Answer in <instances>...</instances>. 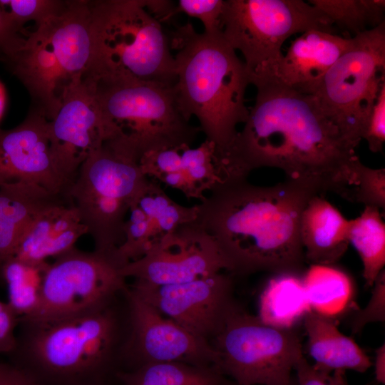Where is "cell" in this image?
<instances>
[{
    "mask_svg": "<svg viewBox=\"0 0 385 385\" xmlns=\"http://www.w3.org/2000/svg\"><path fill=\"white\" fill-rule=\"evenodd\" d=\"M170 44L176 50L173 91L180 113L188 121L196 117L205 139L230 153L237 127L246 122L250 111L244 62L222 32L197 33L190 23L177 28Z\"/></svg>",
    "mask_w": 385,
    "mask_h": 385,
    "instance_id": "3957f363",
    "label": "cell"
},
{
    "mask_svg": "<svg viewBox=\"0 0 385 385\" xmlns=\"http://www.w3.org/2000/svg\"><path fill=\"white\" fill-rule=\"evenodd\" d=\"M349 221L319 195L307 202L299 220V236L305 260L310 265H334L349 245Z\"/></svg>",
    "mask_w": 385,
    "mask_h": 385,
    "instance_id": "44dd1931",
    "label": "cell"
},
{
    "mask_svg": "<svg viewBox=\"0 0 385 385\" xmlns=\"http://www.w3.org/2000/svg\"><path fill=\"white\" fill-rule=\"evenodd\" d=\"M371 288V298L364 308L356 304L351 308L350 327L353 334L359 333L364 327L372 322L385 320V272L378 275Z\"/></svg>",
    "mask_w": 385,
    "mask_h": 385,
    "instance_id": "d6a6232c",
    "label": "cell"
},
{
    "mask_svg": "<svg viewBox=\"0 0 385 385\" xmlns=\"http://www.w3.org/2000/svg\"><path fill=\"white\" fill-rule=\"evenodd\" d=\"M253 107L230 150L237 168L282 170L286 179L317 194L327 191L348 198L359 160V143L322 111L313 95L277 80L257 86Z\"/></svg>",
    "mask_w": 385,
    "mask_h": 385,
    "instance_id": "6da1fadb",
    "label": "cell"
},
{
    "mask_svg": "<svg viewBox=\"0 0 385 385\" xmlns=\"http://www.w3.org/2000/svg\"><path fill=\"white\" fill-rule=\"evenodd\" d=\"M210 344L215 367L237 385H289L294 365L303 355L293 329L269 326L238 304Z\"/></svg>",
    "mask_w": 385,
    "mask_h": 385,
    "instance_id": "30bf717a",
    "label": "cell"
},
{
    "mask_svg": "<svg viewBox=\"0 0 385 385\" xmlns=\"http://www.w3.org/2000/svg\"><path fill=\"white\" fill-rule=\"evenodd\" d=\"M15 26L25 36L24 25L34 21L37 26L60 14L66 8L67 1L59 0H1Z\"/></svg>",
    "mask_w": 385,
    "mask_h": 385,
    "instance_id": "4dcf8cb0",
    "label": "cell"
},
{
    "mask_svg": "<svg viewBox=\"0 0 385 385\" xmlns=\"http://www.w3.org/2000/svg\"><path fill=\"white\" fill-rule=\"evenodd\" d=\"M134 205L148 219L153 245L180 225L196 220L198 211L197 205L185 207L175 202L153 179L148 180Z\"/></svg>",
    "mask_w": 385,
    "mask_h": 385,
    "instance_id": "83f0119b",
    "label": "cell"
},
{
    "mask_svg": "<svg viewBox=\"0 0 385 385\" xmlns=\"http://www.w3.org/2000/svg\"><path fill=\"white\" fill-rule=\"evenodd\" d=\"M26 36L15 26L6 9L0 3V60L4 62L24 45Z\"/></svg>",
    "mask_w": 385,
    "mask_h": 385,
    "instance_id": "8d00e7d4",
    "label": "cell"
},
{
    "mask_svg": "<svg viewBox=\"0 0 385 385\" xmlns=\"http://www.w3.org/2000/svg\"><path fill=\"white\" fill-rule=\"evenodd\" d=\"M335 29L351 38L385 22L384 0H309Z\"/></svg>",
    "mask_w": 385,
    "mask_h": 385,
    "instance_id": "f1b7e54d",
    "label": "cell"
},
{
    "mask_svg": "<svg viewBox=\"0 0 385 385\" xmlns=\"http://www.w3.org/2000/svg\"><path fill=\"white\" fill-rule=\"evenodd\" d=\"M6 103V95L3 85L0 82V120L3 116Z\"/></svg>",
    "mask_w": 385,
    "mask_h": 385,
    "instance_id": "60d3db41",
    "label": "cell"
},
{
    "mask_svg": "<svg viewBox=\"0 0 385 385\" xmlns=\"http://www.w3.org/2000/svg\"><path fill=\"white\" fill-rule=\"evenodd\" d=\"M129 289L162 315L209 343L237 304L232 279L223 272L175 284L135 281Z\"/></svg>",
    "mask_w": 385,
    "mask_h": 385,
    "instance_id": "4fadbf2b",
    "label": "cell"
},
{
    "mask_svg": "<svg viewBox=\"0 0 385 385\" xmlns=\"http://www.w3.org/2000/svg\"><path fill=\"white\" fill-rule=\"evenodd\" d=\"M20 317L7 302L0 299V354H11L16 349V329Z\"/></svg>",
    "mask_w": 385,
    "mask_h": 385,
    "instance_id": "74e56055",
    "label": "cell"
},
{
    "mask_svg": "<svg viewBox=\"0 0 385 385\" xmlns=\"http://www.w3.org/2000/svg\"><path fill=\"white\" fill-rule=\"evenodd\" d=\"M0 61H1V60H0Z\"/></svg>",
    "mask_w": 385,
    "mask_h": 385,
    "instance_id": "7bdbcfd3",
    "label": "cell"
},
{
    "mask_svg": "<svg viewBox=\"0 0 385 385\" xmlns=\"http://www.w3.org/2000/svg\"><path fill=\"white\" fill-rule=\"evenodd\" d=\"M13 183H34L67 195L51 154L48 120L33 109L16 127L0 129V185Z\"/></svg>",
    "mask_w": 385,
    "mask_h": 385,
    "instance_id": "ac0fdd59",
    "label": "cell"
},
{
    "mask_svg": "<svg viewBox=\"0 0 385 385\" xmlns=\"http://www.w3.org/2000/svg\"><path fill=\"white\" fill-rule=\"evenodd\" d=\"M87 234L79 213L68 195L43 208L21 238L13 257L29 265H41L75 247Z\"/></svg>",
    "mask_w": 385,
    "mask_h": 385,
    "instance_id": "ffe728a7",
    "label": "cell"
},
{
    "mask_svg": "<svg viewBox=\"0 0 385 385\" xmlns=\"http://www.w3.org/2000/svg\"><path fill=\"white\" fill-rule=\"evenodd\" d=\"M223 271L230 272L228 262L195 220L180 225L120 269L125 279L153 285L187 282Z\"/></svg>",
    "mask_w": 385,
    "mask_h": 385,
    "instance_id": "5bb4252c",
    "label": "cell"
},
{
    "mask_svg": "<svg viewBox=\"0 0 385 385\" xmlns=\"http://www.w3.org/2000/svg\"><path fill=\"white\" fill-rule=\"evenodd\" d=\"M13 364L39 385H113L117 320L108 304L85 313L42 323L19 322Z\"/></svg>",
    "mask_w": 385,
    "mask_h": 385,
    "instance_id": "277c9868",
    "label": "cell"
},
{
    "mask_svg": "<svg viewBox=\"0 0 385 385\" xmlns=\"http://www.w3.org/2000/svg\"><path fill=\"white\" fill-rule=\"evenodd\" d=\"M62 196L34 183L0 185V277L3 267L13 258L37 215Z\"/></svg>",
    "mask_w": 385,
    "mask_h": 385,
    "instance_id": "7402d4cb",
    "label": "cell"
},
{
    "mask_svg": "<svg viewBox=\"0 0 385 385\" xmlns=\"http://www.w3.org/2000/svg\"><path fill=\"white\" fill-rule=\"evenodd\" d=\"M347 200L384 210L385 169L369 168L359 160L355 168L354 184Z\"/></svg>",
    "mask_w": 385,
    "mask_h": 385,
    "instance_id": "1f68e13d",
    "label": "cell"
},
{
    "mask_svg": "<svg viewBox=\"0 0 385 385\" xmlns=\"http://www.w3.org/2000/svg\"><path fill=\"white\" fill-rule=\"evenodd\" d=\"M91 1H67L58 15L27 31L23 47L4 63L29 91L31 109L48 120L65 89L82 78L92 56Z\"/></svg>",
    "mask_w": 385,
    "mask_h": 385,
    "instance_id": "8992f818",
    "label": "cell"
},
{
    "mask_svg": "<svg viewBox=\"0 0 385 385\" xmlns=\"http://www.w3.org/2000/svg\"><path fill=\"white\" fill-rule=\"evenodd\" d=\"M224 385H237V384H235L234 382H232V381H231L230 380H227V382ZM289 385H297L294 376L293 381H292V383Z\"/></svg>",
    "mask_w": 385,
    "mask_h": 385,
    "instance_id": "b9f144b4",
    "label": "cell"
},
{
    "mask_svg": "<svg viewBox=\"0 0 385 385\" xmlns=\"http://www.w3.org/2000/svg\"><path fill=\"white\" fill-rule=\"evenodd\" d=\"M116 253L85 252L76 247L48 263L34 314L20 322L42 323L81 314L108 304L127 288Z\"/></svg>",
    "mask_w": 385,
    "mask_h": 385,
    "instance_id": "7c38bea8",
    "label": "cell"
},
{
    "mask_svg": "<svg viewBox=\"0 0 385 385\" xmlns=\"http://www.w3.org/2000/svg\"><path fill=\"white\" fill-rule=\"evenodd\" d=\"M374 374L376 381L381 384H385V344L384 343L375 351Z\"/></svg>",
    "mask_w": 385,
    "mask_h": 385,
    "instance_id": "ab89813d",
    "label": "cell"
},
{
    "mask_svg": "<svg viewBox=\"0 0 385 385\" xmlns=\"http://www.w3.org/2000/svg\"><path fill=\"white\" fill-rule=\"evenodd\" d=\"M294 371L297 385H349L346 371L321 369L311 364L304 355L297 361Z\"/></svg>",
    "mask_w": 385,
    "mask_h": 385,
    "instance_id": "d590c367",
    "label": "cell"
},
{
    "mask_svg": "<svg viewBox=\"0 0 385 385\" xmlns=\"http://www.w3.org/2000/svg\"><path fill=\"white\" fill-rule=\"evenodd\" d=\"M369 150L379 153L385 142V84L381 88L361 134Z\"/></svg>",
    "mask_w": 385,
    "mask_h": 385,
    "instance_id": "e575fe53",
    "label": "cell"
},
{
    "mask_svg": "<svg viewBox=\"0 0 385 385\" xmlns=\"http://www.w3.org/2000/svg\"><path fill=\"white\" fill-rule=\"evenodd\" d=\"M124 292L130 307L129 348L138 361L135 366L153 362H181L215 367L217 356L210 343L162 315L129 288Z\"/></svg>",
    "mask_w": 385,
    "mask_h": 385,
    "instance_id": "e0dca14e",
    "label": "cell"
},
{
    "mask_svg": "<svg viewBox=\"0 0 385 385\" xmlns=\"http://www.w3.org/2000/svg\"><path fill=\"white\" fill-rule=\"evenodd\" d=\"M52 160L68 190L88 156L108 139V133L89 84L80 78L63 91L48 120Z\"/></svg>",
    "mask_w": 385,
    "mask_h": 385,
    "instance_id": "9a60e30c",
    "label": "cell"
},
{
    "mask_svg": "<svg viewBox=\"0 0 385 385\" xmlns=\"http://www.w3.org/2000/svg\"><path fill=\"white\" fill-rule=\"evenodd\" d=\"M385 84V22L351 37L313 95L322 112L359 144L366 121Z\"/></svg>",
    "mask_w": 385,
    "mask_h": 385,
    "instance_id": "8fae6325",
    "label": "cell"
},
{
    "mask_svg": "<svg viewBox=\"0 0 385 385\" xmlns=\"http://www.w3.org/2000/svg\"><path fill=\"white\" fill-rule=\"evenodd\" d=\"M47 265H29L12 258L3 267L1 277L7 287L6 302L20 319L31 317L38 306Z\"/></svg>",
    "mask_w": 385,
    "mask_h": 385,
    "instance_id": "f546056e",
    "label": "cell"
},
{
    "mask_svg": "<svg viewBox=\"0 0 385 385\" xmlns=\"http://www.w3.org/2000/svg\"><path fill=\"white\" fill-rule=\"evenodd\" d=\"M226 379L215 366L181 362H153L117 374L118 385H224Z\"/></svg>",
    "mask_w": 385,
    "mask_h": 385,
    "instance_id": "484cf974",
    "label": "cell"
},
{
    "mask_svg": "<svg viewBox=\"0 0 385 385\" xmlns=\"http://www.w3.org/2000/svg\"><path fill=\"white\" fill-rule=\"evenodd\" d=\"M303 322L307 336V349L317 368L364 373L373 365L356 342L339 331L336 320L310 311Z\"/></svg>",
    "mask_w": 385,
    "mask_h": 385,
    "instance_id": "603a6c76",
    "label": "cell"
},
{
    "mask_svg": "<svg viewBox=\"0 0 385 385\" xmlns=\"http://www.w3.org/2000/svg\"><path fill=\"white\" fill-rule=\"evenodd\" d=\"M0 385H39L17 366L0 361Z\"/></svg>",
    "mask_w": 385,
    "mask_h": 385,
    "instance_id": "f35d334b",
    "label": "cell"
},
{
    "mask_svg": "<svg viewBox=\"0 0 385 385\" xmlns=\"http://www.w3.org/2000/svg\"><path fill=\"white\" fill-rule=\"evenodd\" d=\"M318 195L285 180L271 186L230 181L197 205L196 222L215 240L237 274L300 272L305 262L299 220Z\"/></svg>",
    "mask_w": 385,
    "mask_h": 385,
    "instance_id": "7a4b0ae2",
    "label": "cell"
},
{
    "mask_svg": "<svg viewBox=\"0 0 385 385\" xmlns=\"http://www.w3.org/2000/svg\"><path fill=\"white\" fill-rule=\"evenodd\" d=\"M140 158L123 140L109 138L83 162L67 192L96 251L115 253L124 241L126 215L148 181Z\"/></svg>",
    "mask_w": 385,
    "mask_h": 385,
    "instance_id": "52a82bcc",
    "label": "cell"
},
{
    "mask_svg": "<svg viewBox=\"0 0 385 385\" xmlns=\"http://www.w3.org/2000/svg\"><path fill=\"white\" fill-rule=\"evenodd\" d=\"M312 29L337 31L319 9L302 0H225L222 34L242 54L255 87L277 80L285 40Z\"/></svg>",
    "mask_w": 385,
    "mask_h": 385,
    "instance_id": "9c48e42d",
    "label": "cell"
},
{
    "mask_svg": "<svg viewBox=\"0 0 385 385\" xmlns=\"http://www.w3.org/2000/svg\"><path fill=\"white\" fill-rule=\"evenodd\" d=\"M302 281L312 311L321 316L336 320L356 304L351 277L334 265L311 264Z\"/></svg>",
    "mask_w": 385,
    "mask_h": 385,
    "instance_id": "d4e9b609",
    "label": "cell"
},
{
    "mask_svg": "<svg viewBox=\"0 0 385 385\" xmlns=\"http://www.w3.org/2000/svg\"><path fill=\"white\" fill-rule=\"evenodd\" d=\"M83 78L92 89L108 139H123L140 157L163 148L191 145L200 132L180 113L173 85L88 76Z\"/></svg>",
    "mask_w": 385,
    "mask_h": 385,
    "instance_id": "ba28073f",
    "label": "cell"
},
{
    "mask_svg": "<svg viewBox=\"0 0 385 385\" xmlns=\"http://www.w3.org/2000/svg\"><path fill=\"white\" fill-rule=\"evenodd\" d=\"M351 40L318 29L304 31L283 54L277 80L301 93L314 95L327 72L349 48Z\"/></svg>",
    "mask_w": 385,
    "mask_h": 385,
    "instance_id": "d6986e66",
    "label": "cell"
},
{
    "mask_svg": "<svg viewBox=\"0 0 385 385\" xmlns=\"http://www.w3.org/2000/svg\"><path fill=\"white\" fill-rule=\"evenodd\" d=\"M143 173L200 202L205 193L232 180L247 178L231 155L205 139L198 147L183 144L150 151L140 160Z\"/></svg>",
    "mask_w": 385,
    "mask_h": 385,
    "instance_id": "2e32d148",
    "label": "cell"
},
{
    "mask_svg": "<svg viewBox=\"0 0 385 385\" xmlns=\"http://www.w3.org/2000/svg\"><path fill=\"white\" fill-rule=\"evenodd\" d=\"M224 6L225 0H179L175 4V11L198 19L204 33L213 35L222 32Z\"/></svg>",
    "mask_w": 385,
    "mask_h": 385,
    "instance_id": "836d02e7",
    "label": "cell"
},
{
    "mask_svg": "<svg viewBox=\"0 0 385 385\" xmlns=\"http://www.w3.org/2000/svg\"></svg>",
    "mask_w": 385,
    "mask_h": 385,
    "instance_id": "ee69618b",
    "label": "cell"
},
{
    "mask_svg": "<svg viewBox=\"0 0 385 385\" xmlns=\"http://www.w3.org/2000/svg\"><path fill=\"white\" fill-rule=\"evenodd\" d=\"M348 240L361 260L366 285L371 287L385 265V223L380 210L365 206L359 216L349 220Z\"/></svg>",
    "mask_w": 385,
    "mask_h": 385,
    "instance_id": "4316f807",
    "label": "cell"
},
{
    "mask_svg": "<svg viewBox=\"0 0 385 385\" xmlns=\"http://www.w3.org/2000/svg\"><path fill=\"white\" fill-rule=\"evenodd\" d=\"M92 56L83 76L175 83V60L146 0L91 1Z\"/></svg>",
    "mask_w": 385,
    "mask_h": 385,
    "instance_id": "5b68a950",
    "label": "cell"
},
{
    "mask_svg": "<svg viewBox=\"0 0 385 385\" xmlns=\"http://www.w3.org/2000/svg\"><path fill=\"white\" fill-rule=\"evenodd\" d=\"M300 272L274 273L265 285L259 299L257 317L263 323L292 329L312 311Z\"/></svg>",
    "mask_w": 385,
    "mask_h": 385,
    "instance_id": "cb8c5ba5",
    "label": "cell"
}]
</instances>
